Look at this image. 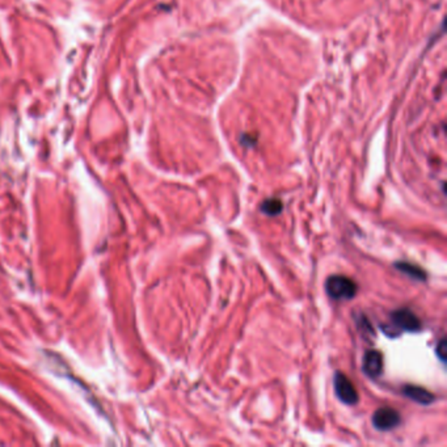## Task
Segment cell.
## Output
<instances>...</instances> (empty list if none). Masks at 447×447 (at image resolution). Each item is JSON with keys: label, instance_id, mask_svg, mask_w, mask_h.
Segmentation results:
<instances>
[{"label": "cell", "instance_id": "6da1fadb", "mask_svg": "<svg viewBox=\"0 0 447 447\" xmlns=\"http://www.w3.org/2000/svg\"><path fill=\"white\" fill-rule=\"evenodd\" d=\"M325 290L331 298L336 301H350L357 294V284L354 281L345 276H331L328 277L325 282Z\"/></svg>", "mask_w": 447, "mask_h": 447}, {"label": "cell", "instance_id": "7a4b0ae2", "mask_svg": "<svg viewBox=\"0 0 447 447\" xmlns=\"http://www.w3.org/2000/svg\"><path fill=\"white\" fill-rule=\"evenodd\" d=\"M333 382H335L336 395L342 403L346 404V405H355L358 403V392H357L354 384L348 376L342 374V372H336Z\"/></svg>", "mask_w": 447, "mask_h": 447}, {"label": "cell", "instance_id": "3957f363", "mask_svg": "<svg viewBox=\"0 0 447 447\" xmlns=\"http://www.w3.org/2000/svg\"><path fill=\"white\" fill-rule=\"evenodd\" d=\"M401 422V417L399 412L389 406H383L375 410L374 416H372V425L376 430L380 431H388V430L395 429L399 426Z\"/></svg>", "mask_w": 447, "mask_h": 447}, {"label": "cell", "instance_id": "277c9868", "mask_svg": "<svg viewBox=\"0 0 447 447\" xmlns=\"http://www.w3.org/2000/svg\"><path fill=\"white\" fill-rule=\"evenodd\" d=\"M391 321L395 327H397L400 331L406 332H417L421 329V321L413 314L412 311L401 308L396 310L391 314Z\"/></svg>", "mask_w": 447, "mask_h": 447}, {"label": "cell", "instance_id": "5b68a950", "mask_svg": "<svg viewBox=\"0 0 447 447\" xmlns=\"http://www.w3.org/2000/svg\"><path fill=\"white\" fill-rule=\"evenodd\" d=\"M362 369L370 378H378L383 371V355L379 350H367L363 357Z\"/></svg>", "mask_w": 447, "mask_h": 447}, {"label": "cell", "instance_id": "8992f818", "mask_svg": "<svg viewBox=\"0 0 447 447\" xmlns=\"http://www.w3.org/2000/svg\"><path fill=\"white\" fill-rule=\"evenodd\" d=\"M404 396H406L408 399L413 400L418 404H422V405H429L434 401L433 393L429 392L426 388L420 386H412V384H406L403 388Z\"/></svg>", "mask_w": 447, "mask_h": 447}, {"label": "cell", "instance_id": "52a82bcc", "mask_svg": "<svg viewBox=\"0 0 447 447\" xmlns=\"http://www.w3.org/2000/svg\"><path fill=\"white\" fill-rule=\"evenodd\" d=\"M395 268L401 273L409 276L410 278L417 281H425L426 280V273L421 270V268L413 265L409 263H404V261H399V263L395 264Z\"/></svg>", "mask_w": 447, "mask_h": 447}, {"label": "cell", "instance_id": "ba28073f", "mask_svg": "<svg viewBox=\"0 0 447 447\" xmlns=\"http://www.w3.org/2000/svg\"><path fill=\"white\" fill-rule=\"evenodd\" d=\"M282 208H284L282 202L280 199H277V198H270V199H267V201H264L261 203V211L264 214L269 215V216L278 215L282 211Z\"/></svg>", "mask_w": 447, "mask_h": 447}, {"label": "cell", "instance_id": "9c48e42d", "mask_svg": "<svg viewBox=\"0 0 447 447\" xmlns=\"http://www.w3.org/2000/svg\"><path fill=\"white\" fill-rule=\"evenodd\" d=\"M437 354L438 357L440 358V361H446V355H447V342L444 338H442L439 342H438V346H437Z\"/></svg>", "mask_w": 447, "mask_h": 447}]
</instances>
